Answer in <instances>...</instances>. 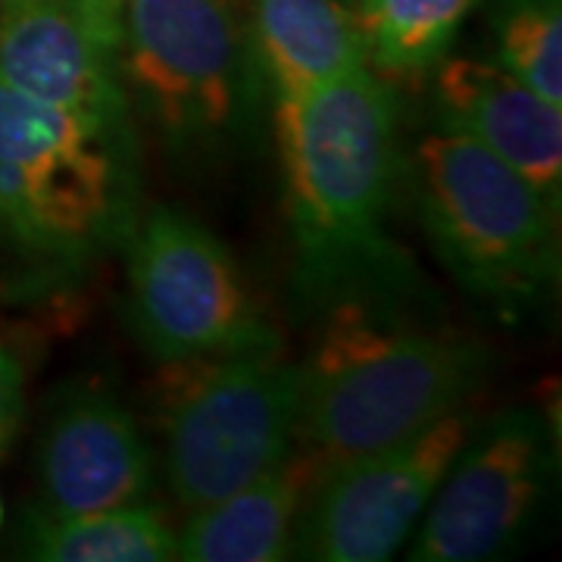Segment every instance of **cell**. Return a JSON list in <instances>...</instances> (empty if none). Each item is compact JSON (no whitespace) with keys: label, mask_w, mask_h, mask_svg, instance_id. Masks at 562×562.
Returning a JSON list of instances; mask_svg holds the SVG:
<instances>
[{"label":"cell","mask_w":562,"mask_h":562,"mask_svg":"<svg viewBox=\"0 0 562 562\" xmlns=\"http://www.w3.org/2000/svg\"><path fill=\"white\" fill-rule=\"evenodd\" d=\"M25 553L44 562H166L179 557L162 513L150 506H120L88 516H50L29 522Z\"/></svg>","instance_id":"15"},{"label":"cell","mask_w":562,"mask_h":562,"mask_svg":"<svg viewBox=\"0 0 562 562\" xmlns=\"http://www.w3.org/2000/svg\"><path fill=\"white\" fill-rule=\"evenodd\" d=\"M113 181L101 144L32 166L0 160V228L35 250H76L110 216Z\"/></svg>","instance_id":"12"},{"label":"cell","mask_w":562,"mask_h":562,"mask_svg":"<svg viewBox=\"0 0 562 562\" xmlns=\"http://www.w3.org/2000/svg\"><path fill=\"white\" fill-rule=\"evenodd\" d=\"M132 319L166 362L269 347L232 254L203 225L157 210L132 244Z\"/></svg>","instance_id":"5"},{"label":"cell","mask_w":562,"mask_h":562,"mask_svg":"<svg viewBox=\"0 0 562 562\" xmlns=\"http://www.w3.org/2000/svg\"><path fill=\"white\" fill-rule=\"evenodd\" d=\"M431 497L409 550L416 562H479L522 531L547 475V435L531 413L475 425Z\"/></svg>","instance_id":"8"},{"label":"cell","mask_w":562,"mask_h":562,"mask_svg":"<svg viewBox=\"0 0 562 562\" xmlns=\"http://www.w3.org/2000/svg\"><path fill=\"white\" fill-rule=\"evenodd\" d=\"M288 213L303 262L322 284L382 250V216L397 179V113L366 66L276 110Z\"/></svg>","instance_id":"2"},{"label":"cell","mask_w":562,"mask_h":562,"mask_svg":"<svg viewBox=\"0 0 562 562\" xmlns=\"http://www.w3.org/2000/svg\"><path fill=\"white\" fill-rule=\"evenodd\" d=\"M120 50L122 0H0V76L103 132L125 120Z\"/></svg>","instance_id":"9"},{"label":"cell","mask_w":562,"mask_h":562,"mask_svg":"<svg viewBox=\"0 0 562 562\" xmlns=\"http://www.w3.org/2000/svg\"><path fill=\"white\" fill-rule=\"evenodd\" d=\"M416 188L435 247L475 294L525 303L557 276V220L541 191L460 132L416 150Z\"/></svg>","instance_id":"4"},{"label":"cell","mask_w":562,"mask_h":562,"mask_svg":"<svg viewBox=\"0 0 562 562\" xmlns=\"http://www.w3.org/2000/svg\"><path fill=\"white\" fill-rule=\"evenodd\" d=\"M122 81L176 144L222 135L241 103V29L225 0H122Z\"/></svg>","instance_id":"6"},{"label":"cell","mask_w":562,"mask_h":562,"mask_svg":"<svg viewBox=\"0 0 562 562\" xmlns=\"http://www.w3.org/2000/svg\"><path fill=\"white\" fill-rule=\"evenodd\" d=\"M22 387H25V362L16 344L0 328V447L20 425Z\"/></svg>","instance_id":"19"},{"label":"cell","mask_w":562,"mask_h":562,"mask_svg":"<svg viewBox=\"0 0 562 562\" xmlns=\"http://www.w3.org/2000/svg\"><path fill=\"white\" fill-rule=\"evenodd\" d=\"M250 41L279 101L366 66V41L341 0H250Z\"/></svg>","instance_id":"14"},{"label":"cell","mask_w":562,"mask_h":562,"mask_svg":"<svg viewBox=\"0 0 562 562\" xmlns=\"http://www.w3.org/2000/svg\"><path fill=\"white\" fill-rule=\"evenodd\" d=\"M438 110L447 132L484 144L547 201H560V106L543 101L501 66L460 57L443 63L438 72Z\"/></svg>","instance_id":"11"},{"label":"cell","mask_w":562,"mask_h":562,"mask_svg":"<svg viewBox=\"0 0 562 562\" xmlns=\"http://www.w3.org/2000/svg\"><path fill=\"white\" fill-rule=\"evenodd\" d=\"M501 60L509 76L528 85L543 101L562 106V22L557 7L516 10L501 35Z\"/></svg>","instance_id":"18"},{"label":"cell","mask_w":562,"mask_h":562,"mask_svg":"<svg viewBox=\"0 0 562 562\" xmlns=\"http://www.w3.org/2000/svg\"><path fill=\"white\" fill-rule=\"evenodd\" d=\"M0 519H3V509H0Z\"/></svg>","instance_id":"20"},{"label":"cell","mask_w":562,"mask_h":562,"mask_svg":"<svg viewBox=\"0 0 562 562\" xmlns=\"http://www.w3.org/2000/svg\"><path fill=\"white\" fill-rule=\"evenodd\" d=\"M101 125L85 120L66 106L41 101L20 91L0 76V160L3 162H50L98 147Z\"/></svg>","instance_id":"17"},{"label":"cell","mask_w":562,"mask_h":562,"mask_svg":"<svg viewBox=\"0 0 562 562\" xmlns=\"http://www.w3.org/2000/svg\"><path fill=\"white\" fill-rule=\"evenodd\" d=\"M479 379L475 344L387 325L360 303H341L301 369L297 435L325 472L453 413Z\"/></svg>","instance_id":"1"},{"label":"cell","mask_w":562,"mask_h":562,"mask_svg":"<svg viewBox=\"0 0 562 562\" xmlns=\"http://www.w3.org/2000/svg\"><path fill=\"white\" fill-rule=\"evenodd\" d=\"M479 0H360L366 63L391 79H419L438 66Z\"/></svg>","instance_id":"16"},{"label":"cell","mask_w":562,"mask_h":562,"mask_svg":"<svg viewBox=\"0 0 562 562\" xmlns=\"http://www.w3.org/2000/svg\"><path fill=\"white\" fill-rule=\"evenodd\" d=\"M472 428L453 409L406 441L325 469L297 522L294 550L322 562L387 560L422 519Z\"/></svg>","instance_id":"7"},{"label":"cell","mask_w":562,"mask_h":562,"mask_svg":"<svg viewBox=\"0 0 562 562\" xmlns=\"http://www.w3.org/2000/svg\"><path fill=\"white\" fill-rule=\"evenodd\" d=\"M301 369L269 347L169 362L160 413L166 475L181 506L201 509L254 484L291 453Z\"/></svg>","instance_id":"3"},{"label":"cell","mask_w":562,"mask_h":562,"mask_svg":"<svg viewBox=\"0 0 562 562\" xmlns=\"http://www.w3.org/2000/svg\"><path fill=\"white\" fill-rule=\"evenodd\" d=\"M313 457L281 462L269 475L194 509L179 535V560L188 562H276L294 550L303 487L319 482Z\"/></svg>","instance_id":"13"},{"label":"cell","mask_w":562,"mask_h":562,"mask_svg":"<svg viewBox=\"0 0 562 562\" xmlns=\"http://www.w3.org/2000/svg\"><path fill=\"white\" fill-rule=\"evenodd\" d=\"M41 487L50 516H88L138 503L150 487V450L120 403L76 391L41 438Z\"/></svg>","instance_id":"10"}]
</instances>
